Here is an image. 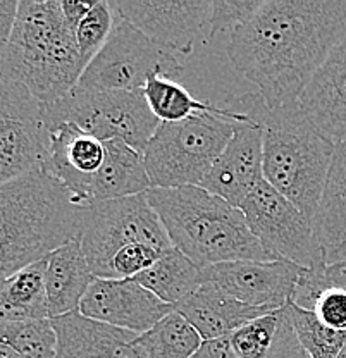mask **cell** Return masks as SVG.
Here are the masks:
<instances>
[{"mask_svg":"<svg viewBox=\"0 0 346 358\" xmlns=\"http://www.w3.org/2000/svg\"><path fill=\"white\" fill-rule=\"evenodd\" d=\"M346 31V0H264L231 33L228 57L269 109L296 103Z\"/></svg>","mask_w":346,"mask_h":358,"instance_id":"cell-1","label":"cell"},{"mask_svg":"<svg viewBox=\"0 0 346 358\" xmlns=\"http://www.w3.org/2000/svg\"><path fill=\"white\" fill-rule=\"evenodd\" d=\"M221 106L262 122L264 179L314 224L336 145L312 124L298 102L269 109L260 93H245Z\"/></svg>","mask_w":346,"mask_h":358,"instance_id":"cell-2","label":"cell"},{"mask_svg":"<svg viewBox=\"0 0 346 358\" xmlns=\"http://www.w3.org/2000/svg\"><path fill=\"white\" fill-rule=\"evenodd\" d=\"M80 208L43 169L0 186V281L76 238Z\"/></svg>","mask_w":346,"mask_h":358,"instance_id":"cell-3","label":"cell"},{"mask_svg":"<svg viewBox=\"0 0 346 358\" xmlns=\"http://www.w3.org/2000/svg\"><path fill=\"white\" fill-rule=\"evenodd\" d=\"M171 243L200 268L236 260H276L254 236L243 212L202 186L150 188Z\"/></svg>","mask_w":346,"mask_h":358,"instance_id":"cell-4","label":"cell"},{"mask_svg":"<svg viewBox=\"0 0 346 358\" xmlns=\"http://www.w3.org/2000/svg\"><path fill=\"white\" fill-rule=\"evenodd\" d=\"M83 71L76 33L62 14L61 0L20 2L0 76L50 106L76 88Z\"/></svg>","mask_w":346,"mask_h":358,"instance_id":"cell-5","label":"cell"},{"mask_svg":"<svg viewBox=\"0 0 346 358\" xmlns=\"http://www.w3.org/2000/svg\"><path fill=\"white\" fill-rule=\"evenodd\" d=\"M236 124L214 114L161 122L143 150L152 188L202 185L233 138Z\"/></svg>","mask_w":346,"mask_h":358,"instance_id":"cell-6","label":"cell"},{"mask_svg":"<svg viewBox=\"0 0 346 358\" xmlns=\"http://www.w3.org/2000/svg\"><path fill=\"white\" fill-rule=\"evenodd\" d=\"M78 236L95 278H106L115 253L128 246L147 245L162 253L174 248L147 192L81 207Z\"/></svg>","mask_w":346,"mask_h":358,"instance_id":"cell-7","label":"cell"},{"mask_svg":"<svg viewBox=\"0 0 346 358\" xmlns=\"http://www.w3.org/2000/svg\"><path fill=\"white\" fill-rule=\"evenodd\" d=\"M45 126L71 122L100 141H124L143 154L159 121L143 92H92L74 88L59 102L43 106Z\"/></svg>","mask_w":346,"mask_h":358,"instance_id":"cell-8","label":"cell"},{"mask_svg":"<svg viewBox=\"0 0 346 358\" xmlns=\"http://www.w3.org/2000/svg\"><path fill=\"white\" fill-rule=\"evenodd\" d=\"M176 54L159 47L131 22L119 17L109 40L81 74L76 88L92 92H143L155 74L181 73Z\"/></svg>","mask_w":346,"mask_h":358,"instance_id":"cell-9","label":"cell"},{"mask_svg":"<svg viewBox=\"0 0 346 358\" xmlns=\"http://www.w3.org/2000/svg\"><path fill=\"white\" fill-rule=\"evenodd\" d=\"M240 210L254 236L276 260H286L303 268L327 267L314 224L266 179L255 186Z\"/></svg>","mask_w":346,"mask_h":358,"instance_id":"cell-10","label":"cell"},{"mask_svg":"<svg viewBox=\"0 0 346 358\" xmlns=\"http://www.w3.org/2000/svg\"><path fill=\"white\" fill-rule=\"evenodd\" d=\"M47 143L42 103L23 85L0 76V186L43 169Z\"/></svg>","mask_w":346,"mask_h":358,"instance_id":"cell-11","label":"cell"},{"mask_svg":"<svg viewBox=\"0 0 346 358\" xmlns=\"http://www.w3.org/2000/svg\"><path fill=\"white\" fill-rule=\"evenodd\" d=\"M121 20L173 54L189 55L208 31V0H119L113 2Z\"/></svg>","mask_w":346,"mask_h":358,"instance_id":"cell-12","label":"cell"},{"mask_svg":"<svg viewBox=\"0 0 346 358\" xmlns=\"http://www.w3.org/2000/svg\"><path fill=\"white\" fill-rule=\"evenodd\" d=\"M303 271L286 260H236L203 267L202 281L252 307L279 310L293 300Z\"/></svg>","mask_w":346,"mask_h":358,"instance_id":"cell-13","label":"cell"},{"mask_svg":"<svg viewBox=\"0 0 346 358\" xmlns=\"http://www.w3.org/2000/svg\"><path fill=\"white\" fill-rule=\"evenodd\" d=\"M80 312L119 329L145 334L174 312V305L164 303L136 279L95 278L81 300Z\"/></svg>","mask_w":346,"mask_h":358,"instance_id":"cell-14","label":"cell"},{"mask_svg":"<svg viewBox=\"0 0 346 358\" xmlns=\"http://www.w3.org/2000/svg\"><path fill=\"white\" fill-rule=\"evenodd\" d=\"M262 166V122H238L233 138L200 186L240 208L255 186L264 181Z\"/></svg>","mask_w":346,"mask_h":358,"instance_id":"cell-15","label":"cell"},{"mask_svg":"<svg viewBox=\"0 0 346 358\" xmlns=\"http://www.w3.org/2000/svg\"><path fill=\"white\" fill-rule=\"evenodd\" d=\"M47 131L43 171L68 189L74 203L85 207L92 179L106 162V141L81 131L71 122L47 126Z\"/></svg>","mask_w":346,"mask_h":358,"instance_id":"cell-16","label":"cell"},{"mask_svg":"<svg viewBox=\"0 0 346 358\" xmlns=\"http://www.w3.org/2000/svg\"><path fill=\"white\" fill-rule=\"evenodd\" d=\"M193 358H308L282 308L224 338L203 341Z\"/></svg>","mask_w":346,"mask_h":358,"instance_id":"cell-17","label":"cell"},{"mask_svg":"<svg viewBox=\"0 0 346 358\" xmlns=\"http://www.w3.org/2000/svg\"><path fill=\"white\" fill-rule=\"evenodd\" d=\"M312 124L334 145L346 138V31L298 100Z\"/></svg>","mask_w":346,"mask_h":358,"instance_id":"cell-18","label":"cell"},{"mask_svg":"<svg viewBox=\"0 0 346 358\" xmlns=\"http://www.w3.org/2000/svg\"><path fill=\"white\" fill-rule=\"evenodd\" d=\"M57 358H145L138 336L85 317L80 310L52 319Z\"/></svg>","mask_w":346,"mask_h":358,"instance_id":"cell-19","label":"cell"},{"mask_svg":"<svg viewBox=\"0 0 346 358\" xmlns=\"http://www.w3.org/2000/svg\"><path fill=\"white\" fill-rule=\"evenodd\" d=\"M202 336L203 341L224 338L245 324L274 312L269 308L252 307L212 285H202L174 307Z\"/></svg>","mask_w":346,"mask_h":358,"instance_id":"cell-20","label":"cell"},{"mask_svg":"<svg viewBox=\"0 0 346 358\" xmlns=\"http://www.w3.org/2000/svg\"><path fill=\"white\" fill-rule=\"evenodd\" d=\"M95 279L85 257L80 236L59 246L47 257L45 291L50 319L80 310L85 293Z\"/></svg>","mask_w":346,"mask_h":358,"instance_id":"cell-21","label":"cell"},{"mask_svg":"<svg viewBox=\"0 0 346 358\" xmlns=\"http://www.w3.org/2000/svg\"><path fill=\"white\" fill-rule=\"evenodd\" d=\"M314 231L326 253L327 266L346 262V138L334 148L326 189L314 217Z\"/></svg>","mask_w":346,"mask_h":358,"instance_id":"cell-22","label":"cell"},{"mask_svg":"<svg viewBox=\"0 0 346 358\" xmlns=\"http://www.w3.org/2000/svg\"><path fill=\"white\" fill-rule=\"evenodd\" d=\"M150 188L143 154L124 141H106V162L92 179L88 205L140 195Z\"/></svg>","mask_w":346,"mask_h":358,"instance_id":"cell-23","label":"cell"},{"mask_svg":"<svg viewBox=\"0 0 346 358\" xmlns=\"http://www.w3.org/2000/svg\"><path fill=\"white\" fill-rule=\"evenodd\" d=\"M143 95L150 110L161 122L185 121V119L196 114H214L233 122L255 121L250 115L241 114V112L196 100L183 85L174 81L173 78L162 76V74L148 78L143 88Z\"/></svg>","mask_w":346,"mask_h":358,"instance_id":"cell-24","label":"cell"},{"mask_svg":"<svg viewBox=\"0 0 346 358\" xmlns=\"http://www.w3.org/2000/svg\"><path fill=\"white\" fill-rule=\"evenodd\" d=\"M45 268L47 257L0 281V320L50 319Z\"/></svg>","mask_w":346,"mask_h":358,"instance_id":"cell-25","label":"cell"},{"mask_svg":"<svg viewBox=\"0 0 346 358\" xmlns=\"http://www.w3.org/2000/svg\"><path fill=\"white\" fill-rule=\"evenodd\" d=\"M135 279L155 296L161 298L164 303L174 307L203 285L202 268L195 266L176 248H171L169 252L159 257L154 266L141 272Z\"/></svg>","mask_w":346,"mask_h":358,"instance_id":"cell-26","label":"cell"},{"mask_svg":"<svg viewBox=\"0 0 346 358\" xmlns=\"http://www.w3.org/2000/svg\"><path fill=\"white\" fill-rule=\"evenodd\" d=\"M202 345L199 331L176 310L164 317L154 329L138 336L145 358H193Z\"/></svg>","mask_w":346,"mask_h":358,"instance_id":"cell-27","label":"cell"},{"mask_svg":"<svg viewBox=\"0 0 346 358\" xmlns=\"http://www.w3.org/2000/svg\"><path fill=\"white\" fill-rule=\"evenodd\" d=\"M289 326L295 331L308 358H338L346 343V333L334 331L319 320L312 310H305L293 301L282 307Z\"/></svg>","mask_w":346,"mask_h":358,"instance_id":"cell-28","label":"cell"},{"mask_svg":"<svg viewBox=\"0 0 346 358\" xmlns=\"http://www.w3.org/2000/svg\"><path fill=\"white\" fill-rule=\"evenodd\" d=\"M0 343L24 358H57V334L52 319L0 320Z\"/></svg>","mask_w":346,"mask_h":358,"instance_id":"cell-29","label":"cell"},{"mask_svg":"<svg viewBox=\"0 0 346 358\" xmlns=\"http://www.w3.org/2000/svg\"><path fill=\"white\" fill-rule=\"evenodd\" d=\"M117 20L119 16L115 13L113 2L100 0V2H95L90 13L78 24L76 42L85 69L93 61V57L102 50L103 45L107 43Z\"/></svg>","mask_w":346,"mask_h":358,"instance_id":"cell-30","label":"cell"},{"mask_svg":"<svg viewBox=\"0 0 346 358\" xmlns=\"http://www.w3.org/2000/svg\"><path fill=\"white\" fill-rule=\"evenodd\" d=\"M264 0H212L208 36L238 29L255 16Z\"/></svg>","mask_w":346,"mask_h":358,"instance_id":"cell-31","label":"cell"},{"mask_svg":"<svg viewBox=\"0 0 346 358\" xmlns=\"http://www.w3.org/2000/svg\"><path fill=\"white\" fill-rule=\"evenodd\" d=\"M17 7H20V2L16 0H0V71H2L7 45L13 35L14 22H16Z\"/></svg>","mask_w":346,"mask_h":358,"instance_id":"cell-32","label":"cell"},{"mask_svg":"<svg viewBox=\"0 0 346 358\" xmlns=\"http://www.w3.org/2000/svg\"><path fill=\"white\" fill-rule=\"evenodd\" d=\"M95 2H78V0H61V9L64 14L66 21L71 26L74 33H76L78 24L83 21V17L90 13Z\"/></svg>","mask_w":346,"mask_h":358,"instance_id":"cell-33","label":"cell"},{"mask_svg":"<svg viewBox=\"0 0 346 358\" xmlns=\"http://www.w3.org/2000/svg\"><path fill=\"white\" fill-rule=\"evenodd\" d=\"M0 358H24L21 353H17L16 350H13L10 346L2 345L0 343Z\"/></svg>","mask_w":346,"mask_h":358,"instance_id":"cell-34","label":"cell"},{"mask_svg":"<svg viewBox=\"0 0 346 358\" xmlns=\"http://www.w3.org/2000/svg\"><path fill=\"white\" fill-rule=\"evenodd\" d=\"M329 271H331V274H333V278L336 279L338 282H341V285H343L346 288V274H345V272L341 271V268L338 266H329Z\"/></svg>","mask_w":346,"mask_h":358,"instance_id":"cell-35","label":"cell"},{"mask_svg":"<svg viewBox=\"0 0 346 358\" xmlns=\"http://www.w3.org/2000/svg\"><path fill=\"white\" fill-rule=\"evenodd\" d=\"M338 358H346V343H345V346H343V350H341V353H340V357Z\"/></svg>","mask_w":346,"mask_h":358,"instance_id":"cell-36","label":"cell"},{"mask_svg":"<svg viewBox=\"0 0 346 358\" xmlns=\"http://www.w3.org/2000/svg\"><path fill=\"white\" fill-rule=\"evenodd\" d=\"M336 266H338V267H340V268H341V271H343V272H345V274H346V262H343V264H336Z\"/></svg>","mask_w":346,"mask_h":358,"instance_id":"cell-37","label":"cell"}]
</instances>
